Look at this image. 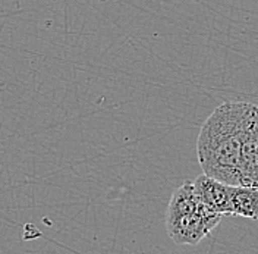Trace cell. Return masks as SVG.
Returning <instances> with one entry per match:
<instances>
[{
  "label": "cell",
  "instance_id": "obj_1",
  "mask_svg": "<svg viewBox=\"0 0 258 254\" xmlns=\"http://www.w3.org/2000/svg\"><path fill=\"white\" fill-rule=\"evenodd\" d=\"M252 103L225 101L203 124L197 158L203 172L230 185H242V132Z\"/></svg>",
  "mask_w": 258,
  "mask_h": 254
},
{
  "label": "cell",
  "instance_id": "obj_2",
  "mask_svg": "<svg viewBox=\"0 0 258 254\" xmlns=\"http://www.w3.org/2000/svg\"><path fill=\"white\" fill-rule=\"evenodd\" d=\"M223 215L211 210L197 195L191 181L173 192L166 212L167 235L177 245H195L222 222Z\"/></svg>",
  "mask_w": 258,
  "mask_h": 254
},
{
  "label": "cell",
  "instance_id": "obj_3",
  "mask_svg": "<svg viewBox=\"0 0 258 254\" xmlns=\"http://www.w3.org/2000/svg\"><path fill=\"white\" fill-rule=\"evenodd\" d=\"M242 185L258 187V106L252 105L242 132Z\"/></svg>",
  "mask_w": 258,
  "mask_h": 254
},
{
  "label": "cell",
  "instance_id": "obj_4",
  "mask_svg": "<svg viewBox=\"0 0 258 254\" xmlns=\"http://www.w3.org/2000/svg\"><path fill=\"white\" fill-rule=\"evenodd\" d=\"M192 184L197 195L206 206L223 216L230 215L232 194L235 185L226 184L223 181H219L206 174L200 175Z\"/></svg>",
  "mask_w": 258,
  "mask_h": 254
},
{
  "label": "cell",
  "instance_id": "obj_5",
  "mask_svg": "<svg viewBox=\"0 0 258 254\" xmlns=\"http://www.w3.org/2000/svg\"><path fill=\"white\" fill-rule=\"evenodd\" d=\"M230 215L245 219H258V187L235 185Z\"/></svg>",
  "mask_w": 258,
  "mask_h": 254
}]
</instances>
